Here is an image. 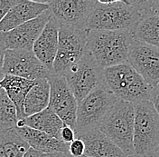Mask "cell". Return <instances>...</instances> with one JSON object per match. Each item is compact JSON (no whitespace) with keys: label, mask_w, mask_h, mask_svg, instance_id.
<instances>
[{"label":"cell","mask_w":159,"mask_h":157,"mask_svg":"<svg viewBox=\"0 0 159 157\" xmlns=\"http://www.w3.org/2000/svg\"><path fill=\"white\" fill-rule=\"evenodd\" d=\"M128 157H153V156H141V155H129Z\"/></svg>","instance_id":"31"},{"label":"cell","mask_w":159,"mask_h":157,"mask_svg":"<svg viewBox=\"0 0 159 157\" xmlns=\"http://www.w3.org/2000/svg\"><path fill=\"white\" fill-rule=\"evenodd\" d=\"M51 17L49 10L8 32H0V44L6 50L33 51L34 45Z\"/></svg>","instance_id":"11"},{"label":"cell","mask_w":159,"mask_h":157,"mask_svg":"<svg viewBox=\"0 0 159 157\" xmlns=\"http://www.w3.org/2000/svg\"><path fill=\"white\" fill-rule=\"evenodd\" d=\"M48 81L50 84L48 107L61 118L64 125L74 129L77 120L78 102L70 89L66 78L63 76L52 74Z\"/></svg>","instance_id":"9"},{"label":"cell","mask_w":159,"mask_h":157,"mask_svg":"<svg viewBox=\"0 0 159 157\" xmlns=\"http://www.w3.org/2000/svg\"><path fill=\"white\" fill-rule=\"evenodd\" d=\"M69 154L71 157H81L85 155V145L82 140L76 138L70 144Z\"/></svg>","instance_id":"25"},{"label":"cell","mask_w":159,"mask_h":157,"mask_svg":"<svg viewBox=\"0 0 159 157\" xmlns=\"http://www.w3.org/2000/svg\"><path fill=\"white\" fill-rule=\"evenodd\" d=\"M6 51L3 47V46L0 44V74L2 73V69L4 66V62H5V56H6Z\"/></svg>","instance_id":"30"},{"label":"cell","mask_w":159,"mask_h":157,"mask_svg":"<svg viewBox=\"0 0 159 157\" xmlns=\"http://www.w3.org/2000/svg\"><path fill=\"white\" fill-rule=\"evenodd\" d=\"M18 123L17 110L15 104L0 87V125L16 127Z\"/></svg>","instance_id":"23"},{"label":"cell","mask_w":159,"mask_h":157,"mask_svg":"<svg viewBox=\"0 0 159 157\" xmlns=\"http://www.w3.org/2000/svg\"><path fill=\"white\" fill-rule=\"evenodd\" d=\"M29 149L16 127L0 125V157H24Z\"/></svg>","instance_id":"21"},{"label":"cell","mask_w":159,"mask_h":157,"mask_svg":"<svg viewBox=\"0 0 159 157\" xmlns=\"http://www.w3.org/2000/svg\"><path fill=\"white\" fill-rule=\"evenodd\" d=\"M22 126H28L38 130L61 140V131L64 126V124L61 118L48 107L36 115L19 120L16 127Z\"/></svg>","instance_id":"19"},{"label":"cell","mask_w":159,"mask_h":157,"mask_svg":"<svg viewBox=\"0 0 159 157\" xmlns=\"http://www.w3.org/2000/svg\"><path fill=\"white\" fill-rule=\"evenodd\" d=\"M141 13L132 0L96 1L87 24L86 30L127 31L134 33L141 18Z\"/></svg>","instance_id":"2"},{"label":"cell","mask_w":159,"mask_h":157,"mask_svg":"<svg viewBox=\"0 0 159 157\" xmlns=\"http://www.w3.org/2000/svg\"><path fill=\"white\" fill-rule=\"evenodd\" d=\"M154 157H159V146H158V149L157 150V152H156V154H155Z\"/></svg>","instance_id":"32"},{"label":"cell","mask_w":159,"mask_h":157,"mask_svg":"<svg viewBox=\"0 0 159 157\" xmlns=\"http://www.w3.org/2000/svg\"><path fill=\"white\" fill-rule=\"evenodd\" d=\"M19 2L20 0H0V23L7 17L10 10Z\"/></svg>","instance_id":"26"},{"label":"cell","mask_w":159,"mask_h":157,"mask_svg":"<svg viewBox=\"0 0 159 157\" xmlns=\"http://www.w3.org/2000/svg\"><path fill=\"white\" fill-rule=\"evenodd\" d=\"M3 76H4V75H3V74L1 73V74H0V80L3 78Z\"/></svg>","instance_id":"33"},{"label":"cell","mask_w":159,"mask_h":157,"mask_svg":"<svg viewBox=\"0 0 159 157\" xmlns=\"http://www.w3.org/2000/svg\"><path fill=\"white\" fill-rule=\"evenodd\" d=\"M106 85L119 100L133 105L150 101L152 86L129 63L104 69Z\"/></svg>","instance_id":"3"},{"label":"cell","mask_w":159,"mask_h":157,"mask_svg":"<svg viewBox=\"0 0 159 157\" xmlns=\"http://www.w3.org/2000/svg\"><path fill=\"white\" fill-rule=\"evenodd\" d=\"M16 131L20 135V136L29 145L30 148L46 154H69L70 145L52 137L43 132L30 128L28 126L16 127Z\"/></svg>","instance_id":"17"},{"label":"cell","mask_w":159,"mask_h":157,"mask_svg":"<svg viewBox=\"0 0 159 157\" xmlns=\"http://www.w3.org/2000/svg\"><path fill=\"white\" fill-rule=\"evenodd\" d=\"M50 102V84L48 78L35 80L24 104L25 117L36 115L48 108Z\"/></svg>","instance_id":"20"},{"label":"cell","mask_w":159,"mask_h":157,"mask_svg":"<svg viewBox=\"0 0 159 157\" xmlns=\"http://www.w3.org/2000/svg\"><path fill=\"white\" fill-rule=\"evenodd\" d=\"M49 10V1L20 0L0 23V32H8Z\"/></svg>","instance_id":"15"},{"label":"cell","mask_w":159,"mask_h":157,"mask_svg":"<svg viewBox=\"0 0 159 157\" xmlns=\"http://www.w3.org/2000/svg\"><path fill=\"white\" fill-rule=\"evenodd\" d=\"M134 108L135 154L154 157L159 146V115L150 101L135 104Z\"/></svg>","instance_id":"6"},{"label":"cell","mask_w":159,"mask_h":157,"mask_svg":"<svg viewBox=\"0 0 159 157\" xmlns=\"http://www.w3.org/2000/svg\"><path fill=\"white\" fill-rule=\"evenodd\" d=\"M59 28V24L51 16L48 23L33 47V52L35 56L52 74L58 51Z\"/></svg>","instance_id":"14"},{"label":"cell","mask_w":159,"mask_h":157,"mask_svg":"<svg viewBox=\"0 0 159 157\" xmlns=\"http://www.w3.org/2000/svg\"><path fill=\"white\" fill-rule=\"evenodd\" d=\"M133 33L127 31L89 30L87 49L102 69L128 64Z\"/></svg>","instance_id":"1"},{"label":"cell","mask_w":159,"mask_h":157,"mask_svg":"<svg viewBox=\"0 0 159 157\" xmlns=\"http://www.w3.org/2000/svg\"><path fill=\"white\" fill-rule=\"evenodd\" d=\"M3 75H11L28 80L48 78L52 73L46 68L33 51L7 50Z\"/></svg>","instance_id":"10"},{"label":"cell","mask_w":159,"mask_h":157,"mask_svg":"<svg viewBox=\"0 0 159 157\" xmlns=\"http://www.w3.org/2000/svg\"><path fill=\"white\" fill-rule=\"evenodd\" d=\"M134 30L135 40L159 48V17L152 12H144Z\"/></svg>","instance_id":"22"},{"label":"cell","mask_w":159,"mask_h":157,"mask_svg":"<svg viewBox=\"0 0 159 157\" xmlns=\"http://www.w3.org/2000/svg\"><path fill=\"white\" fill-rule=\"evenodd\" d=\"M134 122V105L118 100L101 123L99 130L115 143L127 156H129L135 155Z\"/></svg>","instance_id":"4"},{"label":"cell","mask_w":159,"mask_h":157,"mask_svg":"<svg viewBox=\"0 0 159 157\" xmlns=\"http://www.w3.org/2000/svg\"><path fill=\"white\" fill-rule=\"evenodd\" d=\"M118 100L106 82L92 90L78 104L75 133L99 129L101 123Z\"/></svg>","instance_id":"5"},{"label":"cell","mask_w":159,"mask_h":157,"mask_svg":"<svg viewBox=\"0 0 159 157\" xmlns=\"http://www.w3.org/2000/svg\"><path fill=\"white\" fill-rule=\"evenodd\" d=\"M34 83L35 81L11 75H4L3 78L0 80V87L6 91L7 95L16 107L18 121L25 118L24 113L25 100Z\"/></svg>","instance_id":"18"},{"label":"cell","mask_w":159,"mask_h":157,"mask_svg":"<svg viewBox=\"0 0 159 157\" xmlns=\"http://www.w3.org/2000/svg\"><path fill=\"white\" fill-rule=\"evenodd\" d=\"M133 3L141 14L149 11L159 17V0H133Z\"/></svg>","instance_id":"24"},{"label":"cell","mask_w":159,"mask_h":157,"mask_svg":"<svg viewBox=\"0 0 159 157\" xmlns=\"http://www.w3.org/2000/svg\"><path fill=\"white\" fill-rule=\"evenodd\" d=\"M76 139V133L75 130L72 127H70L69 125H64V126L62 127L61 131V140L65 143L70 145L71 142H73Z\"/></svg>","instance_id":"27"},{"label":"cell","mask_w":159,"mask_h":157,"mask_svg":"<svg viewBox=\"0 0 159 157\" xmlns=\"http://www.w3.org/2000/svg\"><path fill=\"white\" fill-rule=\"evenodd\" d=\"M64 77L78 104L92 90L105 83L104 69L98 65L88 49Z\"/></svg>","instance_id":"8"},{"label":"cell","mask_w":159,"mask_h":157,"mask_svg":"<svg viewBox=\"0 0 159 157\" xmlns=\"http://www.w3.org/2000/svg\"><path fill=\"white\" fill-rule=\"evenodd\" d=\"M95 2L93 0L49 1V11L59 26L86 30V24Z\"/></svg>","instance_id":"12"},{"label":"cell","mask_w":159,"mask_h":157,"mask_svg":"<svg viewBox=\"0 0 159 157\" xmlns=\"http://www.w3.org/2000/svg\"><path fill=\"white\" fill-rule=\"evenodd\" d=\"M128 63L150 86L159 84V48L134 40L129 48Z\"/></svg>","instance_id":"13"},{"label":"cell","mask_w":159,"mask_h":157,"mask_svg":"<svg viewBox=\"0 0 159 157\" xmlns=\"http://www.w3.org/2000/svg\"><path fill=\"white\" fill-rule=\"evenodd\" d=\"M76 138L82 140L85 145L84 155L89 157H128L99 129L76 133Z\"/></svg>","instance_id":"16"},{"label":"cell","mask_w":159,"mask_h":157,"mask_svg":"<svg viewBox=\"0 0 159 157\" xmlns=\"http://www.w3.org/2000/svg\"><path fill=\"white\" fill-rule=\"evenodd\" d=\"M69 157H71V156H70V155ZM81 157H89V156H87V155H83V156H81Z\"/></svg>","instance_id":"34"},{"label":"cell","mask_w":159,"mask_h":157,"mask_svg":"<svg viewBox=\"0 0 159 157\" xmlns=\"http://www.w3.org/2000/svg\"><path fill=\"white\" fill-rule=\"evenodd\" d=\"M150 102L153 104L156 111L159 115V84L152 87L151 95H150Z\"/></svg>","instance_id":"29"},{"label":"cell","mask_w":159,"mask_h":157,"mask_svg":"<svg viewBox=\"0 0 159 157\" xmlns=\"http://www.w3.org/2000/svg\"><path fill=\"white\" fill-rule=\"evenodd\" d=\"M87 33L85 29L60 26L59 45L52 75L64 76L79 63L87 51Z\"/></svg>","instance_id":"7"},{"label":"cell","mask_w":159,"mask_h":157,"mask_svg":"<svg viewBox=\"0 0 159 157\" xmlns=\"http://www.w3.org/2000/svg\"><path fill=\"white\" fill-rule=\"evenodd\" d=\"M69 154L63 153H52V154H46L36 151L33 148H30L27 153L24 155V157H69Z\"/></svg>","instance_id":"28"}]
</instances>
